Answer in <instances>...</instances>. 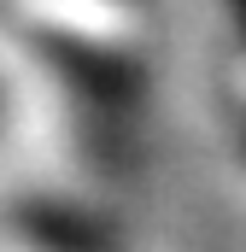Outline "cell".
I'll use <instances>...</instances> for the list:
<instances>
[{"instance_id":"obj_1","label":"cell","mask_w":246,"mask_h":252,"mask_svg":"<svg viewBox=\"0 0 246 252\" xmlns=\"http://www.w3.org/2000/svg\"><path fill=\"white\" fill-rule=\"evenodd\" d=\"M235 6H241V18H246V0H235Z\"/></svg>"}]
</instances>
